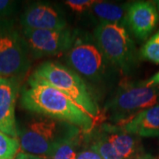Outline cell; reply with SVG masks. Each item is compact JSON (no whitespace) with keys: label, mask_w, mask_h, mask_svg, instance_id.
Wrapping results in <instances>:
<instances>
[{"label":"cell","mask_w":159,"mask_h":159,"mask_svg":"<svg viewBox=\"0 0 159 159\" xmlns=\"http://www.w3.org/2000/svg\"><path fill=\"white\" fill-rule=\"evenodd\" d=\"M20 102L29 111L68 123L86 134L97 126L95 121L66 95L50 85L28 80V85L21 91Z\"/></svg>","instance_id":"cell-1"},{"label":"cell","mask_w":159,"mask_h":159,"mask_svg":"<svg viewBox=\"0 0 159 159\" xmlns=\"http://www.w3.org/2000/svg\"><path fill=\"white\" fill-rule=\"evenodd\" d=\"M29 80L50 85L63 92L95 121L97 126L102 121V112L87 83L70 67L51 61L42 63Z\"/></svg>","instance_id":"cell-2"},{"label":"cell","mask_w":159,"mask_h":159,"mask_svg":"<svg viewBox=\"0 0 159 159\" xmlns=\"http://www.w3.org/2000/svg\"><path fill=\"white\" fill-rule=\"evenodd\" d=\"M76 126L57 119L36 114L18 130L23 153L50 159L54 148Z\"/></svg>","instance_id":"cell-3"},{"label":"cell","mask_w":159,"mask_h":159,"mask_svg":"<svg viewBox=\"0 0 159 159\" xmlns=\"http://www.w3.org/2000/svg\"><path fill=\"white\" fill-rule=\"evenodd\" d=\"M159 103V86L145 87L140 83L125 82L109 99L102 113V121L119 125L146 109Z\"/></svg>","instance_id":"cell-4"},{"label":"cell","mask_w":159,"mask_h":159,"mask_svg":"<svg viewBox=\"0 0 159 159\" xmlns=\"http://www.w3.org/2000/svg\"><path fill=\"white\" fill-rule=\"evenodd\" d=\"M94 41L115 68L126 74L135 66L136 49L125 26L99 24L94 31Z\"/></svg>","instance_id":"cell-5"},{"label":"cell","mask_w":159,"mask_h":159,"mask_svg":"<svg viewBox=\"0 0 159 159\" xmlns=\"http://www.w3.org/2000/svg\"><path fill=\"white\" fill-rule=\"evenodd\" d=\"M66 63L85 81L94 85L107 82L115 67L109 62L93 39H76L66 54Z\"/></svg>","instance_id":"cell-6"},{"label":"cell","mask_w":159,"mask_h":159,"mask_svg":"<svg viewBox=\"0 0 159 159\" xmlns=\"http://www.w3.org/2000/svg\"><path fill=\"white\" fill-rule=\"evenodd\" d=\"M23 36L11 20H0V78L19 79L30 66Z\"/></svg>","instance_id":"cell-7"},{"label":"cell","mask_w":159,"mask_h":159,"mask_svg":"<svg viewBox=\"0 0 159 159\" xmlns=\"http://www.w3.org/2000/svg\"><path fill=\"white\" fill-rule=\"evenodd\" d=\"M23 38L29 54L39 58L68 51L77 39V33L69 28L62 30L23 29Z\"/></svg>","instance_id":"cell-8"},{"label":"cell","mask_w":159,"mask_h":159,"mask_svg":"<svg viewBox=\"0 0 159 159\" xmlns=\"http://www.w3.org/2000/svg\"><path fill=\"white\" fill-rule=\"evenodd\" d=\"M158 22V10L153 2L134 1L127 5L125 25L137 39L145 41Z\"/></svg>","instance_id":"cell-9"},{"label":"cell","mask_w":159,"mask_h":159,"mask_svg":"<svg viewBox=\"0 0 159 159\" xmlns=\"http://www.w3.org/2000/svg\"><path fill=\"white\" fill-rule=\"evenodd\" d=\"M23 29L35 30H62L67 28L65 17L51 4L33 3L20 18Z\"/></svg>","instance_id":"cell-10"},{"label":"cell","mask_w":159,"mask_h":159,"mask_svg":"<svg viewBox=\"0 0 159 159\" xmlns=\"http://www.w3.org/2000/svg\"><path fill=\"white\" fill-rule=\"evenodd\" d=\"M19 92V79L0 78V131L17 138L15 104Z\"/></svg>","instance_id":"cell-11"},{"label":"cell","mask_w":159,"mask_h":159,"mask_svg":"<svg viewBox=\"0 0 159 159\" xmlns=\"http://www.w3.org/2000/svg\"><path fill=\"white\" fill-rule=\"evenodd\" d=\"M98 129L110 142L120 159H135L146 153L140 137L130 134L119 125L102 123Z\"/></svg>","instance_id":"cell-12"},{"label":"cell","mask_w":159,"mask_h":159,"mask_svg":"<svg viewBox=\"0 0 159 159\" xmlns=\"http://www.w3.org/2000/svg\"><path fill=\"white\" fill-rule=\"evenodd\" d=\"M121 129L137 137L159 136V103L119 124Z\"/></svg>","instance_id":"cell-13"},{"label":"cell","mask_w":159,"mask_h":159,"mask_svg":"<svg viewBox=\"0 0 159 159\" xmlns=\"http://www.w3.org/2000/svg\"><path fill=\"white\" fill-rule=\"evenodd\" d=\"M127 5H116L104 1H97L90 8L92 14L100 21V24L125 25Z\"/></svg>","instance_id":"cell-14"},{"label":"cell","mask_w":159,"mask_h":159,"mask_svg":"<svg viewBox=\"0 0 159 159\" xmlns=\"http://www.w3.org/2000/svg\"><path fill=\"white\" fill-rule=\"evenodd\" d=\"M81 131L76 127L60 142L54 148L50 159H77L80 148L84 143V135L81 134Z\"/></svg>","instance_id":"cell-15"},{"label":"cell","mask_w":159,"mask_h":159,"mask_svg":"<svg viewBox=\"0 0 159 159\" xmlns=\"http://www.w3.org/2000/svg\"><path fill=\"white\" fill-rule=\"evenodd\" d=\"M20 142L0 131V159H13L18 154Z\"/></svg>","instance_id":"cell-16"},{"label":"cell","mask_w":159,"mask_h":159,"mask_svg":"<svg viewBox=\"0 0 159 159\" xmlns=\"http://www.w3.org/2000/svg\"><path fill=\"white\" fill-rule=\"evenodd\" d=\"M140 53L143 59L159 65V30L148 38Z\"/></svg>","instance_id":"cell-17"},{"label":"cell","mask_w":159,"mask_h":159,"mask_svg":"<svg viewBox=\"0 0 159 159\" xmlns=\"http://www.w3.org/2000/svg\"><path fill=\"white\" fill-rule=\"evenodd\" d=\"M97 1L95 0H67L65 4L68 6L72 11L77 13H82L87 10H90V8Z\"/></svg>","instance_id":"cell-18"},{"label":"cell","mask_w":159,"mask_h":159,"mask_svg":"<svg viewBox=\"0 0 159 159\" xmlns=\"http://www.w3.org/2000/svg\"><path fill=\"white\" fill-rule=\"evenodd\" d=\"M17 8V3L15 1L0 0V20H5L6 18L13 14Z\"/></svg>","instance_id":"cell-19"},{"label":"cell","mask_w":159,"mask_h":159,"mask_svg":"<svg viewBox=\"0 0 159 159\" xmlns=\"http://www.w3.org/2000/svg\"><path fill=\"white\" fill-rule=\"evenodd\" d=\"M77 159H102L98 154L92 148H88L81 149L78 154Z\"/></svg>","instance_id":"cell-20"},{"label":"cell","mask_w":159,"mask_h":159,"mask_svg":"<svg viewBox=\"0 0 159 159\" xmlns=\"http://www.w3.org/2000/svg\"><path fill=\"white\" fill-rule=\"evenodd\" d=\"M142 82L143 85L145 87H148V88L159 86V72L154 74L153 76L150 77L148 80H145V81H142Z\"/></svg>","instance_id":"cell-21"},{"label":"cell","mask_w":159,"mask_h":159,"mask_svg":"<svg viewBox=\"0 0 159 159\" xmlns=\"http://www.w3.org/2000/svg\"><path fill=\"white\" fill-rule=\"evenodd\" d=\"M13 159H42L38 157H35V156H32V155H29V154L23 153V152H20V153H18L16 155V157Z\"/></svg>","instance_id":"cell-22"},{"label":"cell","mask_w":159,"mask_h":159,"mask_svg":"<svg viewBox=\"0 0 159 159\" xmlns=\"http://www.w3.org/2000/svg\"><path fill=\"white\" fill-rule=\"evenodd\" d=\"M137 159H159V157H153L152 155H150V154H148V153H146Z\"/></svg>","instance_id":"cell-23"},{"label":"cell","mask_w":159,"mask_h":159,"mask_svg":"<svg viewBox=\"0 0 159 159\" xmlns=\"http://www.w3.org/2000/svg\"><path fill=\"white\" fill-rule=\"evenodd\" d=\"M155 4H156V6H157V8L159 9V0L158 1H156V2H155Z\"/></svg>","instance_id":"cell-24"}]
</instances>
